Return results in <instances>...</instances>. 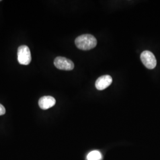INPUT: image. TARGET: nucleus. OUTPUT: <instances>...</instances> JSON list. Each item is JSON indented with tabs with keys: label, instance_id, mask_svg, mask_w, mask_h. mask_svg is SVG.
Here are the masks:
<instances>
[{
	"label": "nucleus",
	"instance_id": "obj_7",
	"mask_svg": "<svg viewBox=\"0 0 160 160\" xmlns=\"http://www.w3.org/2000/svg\"><path fill=\"white\" fill-rule=\"evenodd\" d=\"M102 155L100 151L94 150L90 152L87 156V160H101Z\"/></svg>",
	"mask_w": 160,
	"mask_h": 160
},
{
	"label": "nucleus",
	"instance_id": "obj_9",
	"mask_svg": "<svg viewBox=\"0 0 160 160\" xmlns=\"http://www.w3.org/2000/svg\"><path fill=\"white\" fill-rule=\"evenodd\" d=\"M0 1H1V0H0Z\"/></svg>",
	"mask_w": 160,
	"mask_h": 160
},
{
	"label": "nucleus",
	"instance_id": "obj_3",
	"mask_svg": "<svg viewBox=\"0 0 160 160\" xmlns=\"http://www.w3.org/2000/svg\"><path fill=\"white\" fill-rule=\"evenodd\" d=\"M141 59L145 67L149 69L154 68L157 65L156 58L151 52L143 51L141 55Z\"/></svg>",
	"mask_w": 160,
	"mask_h": 160
},
{
	"label": "nucleus",
	"instance_id": "obj_1",
	"mask_svg": "<svg viewBox=\"0 0 160 160\" xmlns=\"http://www.w3.org/2000/svg\"><path fill=\"white\" fill-rule=\"evenodd\" d=\"M75 43L76 46L81 50L88 51L96 46L97 40L92 34H82L76 38Z\"/></svg>",
	"mask_w": 160,
	"mask_h": 160
},
{
	"label": "nucleus",
	"instance_id": "obj_6",
	"mask_svg": "<svg viewBox=\"0 0 160 160\" xmlns=\"http://www.w3.org/2000/svg\"><path fill=\"white\" fill-rule=\"evenodd\" d=\"M56 103L55 99L52 96H43L39 100V106L43 110H46L53 107Z\"/></svg>",
	"mask_w": 160,
	"mask_h": 160
},
{
	"label": "nucleus",
	"instance_id": "obj_5",
	"mask_svg": "<svg viewBox=\"0 0 160 160\" xmlns=\"http://www.w3.org/2000/svg\"><path fill=\"white\" fill-rule=\"evenodd\" d=\"M112 78L109 75H105L99 77L96 81L95 86L98 90H103L107 88L112 83Z\"/></svg>",
	"mask_w": 160,
	"mask_h": 160
},
{
	"label": "nucleus",
	"instance_id": "obj_2",
	"mask_svg": "<svg viewBox=\"0 0 160 160\" xmlns=\"http://www.w3.org/2000/svg\"><path fill=\"white\" fill-rule=\"evenodd\" d=\"M18 62L21 65H28L32 61L31 52L29 47L26 45H22L18 48L17 51Z\"/></svg>",
	"mask_w": 160,
	"mask_h": 160
},
{
	"label": "nucleus",
	"instance_id": "obj_4",
	"mask_svg": "<svg viewBox=\"0 0 160 160\" xmlns=\"http://www.w3.org/2000/svg\"><path fill=\"white\" fill-rule=\"evenodd\" d=\"M54 65L59 69L65 71H71L74 68L73 62L66 58L58 57L54 60Z\"/></svg>",
	"mask_w": 160,
	"mask_h": 160
},
{
	"label": "nucleus",
	"instance_id": "obj_8",
	"mask_svg": "<svg viewBox=\"0 0 160 160\" xmlns=\"http://www.w3.org/2000/svg\"><path fill=\"white\" fill-rule=\"evenodd\" d=\"M6 113V109L5 108L0 104V116L3 115Z\"/></svg>",
	"mask_w": 160,
	"mask_h": 160
}]
</instances>
